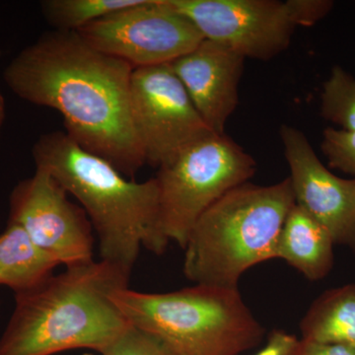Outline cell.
Segmentation results:
<instances>
[{
    "label": "cell",
    "instance_id": "cell-1",
    "mask_svg": "<svg viewBox=\"0 0 355 355\" xmlns=\"http://www.w3.org/2000/svg\"><path fill=\"white\" fill-rule=\"evenodd\" d=\"M133 70L76 32L51 31L15 55L3 79L20 99L57 111L70 139L130 179L146 164L130 113Z\"/></svg>",
    "mask_w": 355,
    "mask_h": 355
},
{
    "label": "cell",
    "instance_id": "cell-2",
    "mask_svg": "<svg viewBox=\"0 0 355 355\" xmlns=\"http://www.w3.org/2000/svg\"><path fill=\"white\" fill-rule=\"evenodd\" d=\"M36 168L50 173L80 202L99 241L100 261L132 275L141 248L164 253L156 178L137 182L90 153L64 130L44 133L32 148Z\"/></svg>",
    "mask_w": 355,
    "mask_h": 355
},
{
    "label": "cell",
    "instance_id": "cell-3",
    "mask_svg": "<svg viewBox=\"0 0 355 355\" xmlns=\"http://www.w3.org/2000/svg\"><path fill=\"white\" fill-rule=\"evenodd\" d=\"M130 275L103 261L69 266L32 291L16 294L0 338V355L102 354L130 324L113 300Z\"/></svg>",
    "mask_w": 355,
    "mask_h": 355
},
{
    "label": "cell",
    "instance_id": "cell-4",
    "mask_svg": "<svg viewBox=\"0 0 355 355\" xmlns=\"http://www.w3.org/2000/svg\"><path fill=\"white\" fill-rule=\"evenodd\" d=\"M294 205L289 178L270 186L248 182L229 191L191 228L183 249L187 279L238 288L249 268L277 259L280 232Z\"/></svg>",
    "mask_w": 355,
    "mask_h": 355
},
{
    "label": "cell",
    "instance_id": "cell-5",
    "mask_svg": "<svg viewBox=\"0 0 355 355\" xmlns=\"http://www.w3.org/2000/svg\"><path fill=\"white\" fill-rule=\"evenodd\" d=\"M125 320L164 340L180 355H241L265 329L238 288L196 284L167 293L125 288L113 293Z\"/></svg>",
    "mask_w": 355,
    "mask_h": 355
},
{
    "label": "cell",
    "instance_id": "cell-6",
    "mask_svg": "<svg viewBox=\"0 0 355 355\" xmlns=\"http://www.w3.org/2000/svg\"><path fill=\"white\" fill-rule=\"evenodd\" d=\"M163 235L182 249L205 210L257 170L254 159L225 133H210L158 168Z\"/></svg>",
    "mask_w": 355,
    "mask_h": 355
},
{
    "label": "cell",
    "instance_id": "cell-7",
    "mask_svg": "<svg viewBox=\"0 0 355 355\" xmlns=\"http://www.w3.org/2000/svg\"><path fill=\"white\" fill-rule=\"evenodd\" d=\"M76 33L96 50L135 69L171 64L205 40L169 0H139Z\"/></svg>",
    "mask_w": 355,
    "mask_h": 355
},
{
    "label": "cell",
    "instance_id": "cell-8",
    "mask_svg": "<svg viewBox=\"0 0 355 355\" xmlns=\"http://www.w3.org/2000/svg\"><path fill=\"white\" fill-rule=\"evenodd\" d=\"M130 113L146 164L153 167L160 168L214 132L170 64L133 70Z\"/></svg>",
    "mask_w": 355,
    "mask_h": 355
},
{
    "label": "cell",
    "instance_id": "cell-9",
    "mask_svg": "<svg viewBox=\"0 0 355 355\" xmlns=\"http://www.w3.org/2000/svg\"><path fill=\"white\" fill-rule=\"evenodd\" d=\"M21 226L41 249L69 266L93 260V227L83 207L50 173L36 168L33 176L14 187L9 220Z\"/></svg>",
    "mask_w": 355,
    "mask_h": 355
},
{
    "label": "cell",
    "instance_id": "cell-10",
    "mask_svg": "<svg viewBox=\"0 0 355 355\" xmlns=\"http://www.w3.org/2000/svg\"><path fill=\"white\" fill-rule=\"evenodd\" d=\"M203 38L244 58L270 60L291 44L295 25L279 0H169Z\"/></svg>",
    "mask_w": 355,
    "mask_h": 355
},
{
    "label": "cell",
    "instance_id": "cell-11",
    "mask_svg": "<svg viewBox=\"0 0 355 355\" xmlns=\"http://www.w3.org/2000/svg\"><path fill=\"white\" fill-rule=\"evenodd\" d=\"M279 135L296 205L328 230L335 244L355 250V179L333 174L298 128L282 125Z\"/></svg>",
    "mask_w": 355,
    "mask_h": 355
},
{
    "label": "cell",
    "instance_id": "cell-12",
    "mask_svg": "<svg viewBox=\"0 0 355 355\" xmlns=\"http://www.w3.org/2000/svg\"><path fill=\"white\" fill-rule=\"evenodd\" d=\"M246 58L224 44L203 40L197 48L171 62L207 127L224 133L239 103V85Z\"/></svg>",
    "mask_w": 355,
    "mask_h": 355
},
{
    "label": "cell",
    "instance_id": "cell-13",
    "mask_svg": "<svg viewBox=\"0 0 355 355\" xmlns=\"http://www.w3.org/2000/svg\"><path fill=\"white\" fill-rule=\"evenodd\" d=\"M330 233L302 207L294 205L280 232L277 259H282L310 280L324 279L334 265Z\"/></svg>",
    "mask_w": 355,
    "mask_h": 355
},
{
    "label": "cell",
    "instance_id": "cell-14",
    "mask_svg": "<svg viewBox=\"0 0 355 355\" xmlns=\"http://www.w3.org/2000/svg\"><path fill=\"white\" fill-rule=\"evenodd\" d=\"M60 266L36 244L27 232L8 222L0 234V286L24 293L41 286Z\"/></svg>",
    "mask_w": 355,
    "mask_h": 355
},
{
    "label": "cell",
    "instance_id": "cell-15",
    "mask_svg": "<svg viewBox=\"0 0 355 355\" xmlns=\"http://www.w3.org/2000/svg\"><path fill=\"white\" fill-rule=\"evenodd\" d=\"M303 340L355 347V284L324 292L300 323Z\"/></svg>",
    "mask_w": 355,
    "mask_h": 355
},
{
    "label": "cell",
    "instance_id": "cell-16",
    "mask_svg": "<svg viewBox=\"0 0 355 355\" xmlns=\"http://www.w3.org/2000/svg\"><path fill=\"white\" fill-rule=\"evenodd\" d=\"M139 0H44L42 15L53 31L78 32L86 26L116 11L139 3Z\"/></svg>",
    "mask_w": 355,
    "mask_h": 355
},
{
    "label": "cell",
    "instance_id": "cell-17",
    "mask_svg": "<svg viewBox=\"0 0 355 355\" xmlns=\"http://www.w3.org/2000/svg\"><path fill=\"white\" fill-rule=\"evenodd\" d=\"M321 116L342 130H355V78L340 65L331 70L321 93Z\"/></svg>",
    "mask_w": 355,
    "mask_h": 355
},
{
    "label": "cell",
    "instance_id": "cell-18",
    "mask_svg": "<svg viewBox=\"0 0 355 355\" xmlns=\"http://www.w3.org/2000/svg\"><path fill=\"white\" fill-rule=\"evenodd\" d=\"M101 354L180 355L158 336L130 324Z\"/></svg>",
    "mask_w": 355,
    "mask_h": 355
},
{
    "label": "cell",
    "instance_id": "cell-19",
    "mask_svg": "<svg viewBox=\"0 0 355 355\" xmlns=\"http://www.w3.org/2000/svg\"><path fill=\"white\" fill-rule=\"evenodd\" d=\"M321 150L329 167L355 177V130L327 128Z\"/></svg>",
    "mask_w": 355,
    "mask_h": 355
},
{
    "label": "cell",
    "instance_id": "cell-20",
    "mask_svg": "<svg viewBox=\"0 0 355 355\" xmlns=\"http://www.w3.org/2000/svg\"><path fill=\"white\" fill-rule=\"evenodd\" d=\"M286 2L295 27H311L317 24L335 6L331 0H286Z\"/></svg>",
    "mask_w": 355,
    "mask_h": 355
},
{
    "label": "cell",
    "instance_id": "cell-21",
    "mask_svg": "<svg viewBox=\"0 0 355 355\" xmlns=\"http://www.w3.org/2000/svg\"><path fill=\"white\" fill-rule=\"evenodd\" d=\"M291 355H355V347L338 343H322L298 340Z\"/></svg>",
    "mask_w": 355,
    "mask_h": 355
},
{
    "label": "cell",
    "instance_id": "cell-22",
    "mask_svg": "<svg viewBox=\"0 0 355 355\" xmlns=\"http://www.w3.org/2000/svg\"><path fill=\"white\" fill-rule=\"evenodd\" d=\"M298 340L295 336L286 331H272L265 347L256 355H291Z\"/></svg>",
    "mask_w": 355,
    "mask_h": 355
},
{
    "label": "cell",
    "instance_id": "cell-23",
    "mask_svg": "<svg viewBox=\"0 0 355 355\" xmlns=\"http://www.w3.org/2000/svg\"><path fill=\"white\" fill-rule=\"evenodd\" d=\"M6 119V98L2 94L1 89H0V137H1L2 128H3L4 123Z\"/></svg>",
    "mask_w": 355,
    "mask_h": 355
},
{
    "label": "cell",
    "instance_id": "cell-24",
    "mask_svg": "<svg viewBox=\"0 0 355 355\" xmlns=\"http://www.w3.org/2000/svg\"><path fill=\"white\" fill-rule=\"evenodd\" d=\"M83 355H92V354H83Z\"/></svg>",
    "mask_w": 355,
    "mask_h": 355
}]
</instances>
